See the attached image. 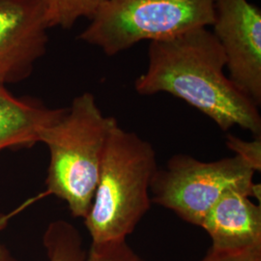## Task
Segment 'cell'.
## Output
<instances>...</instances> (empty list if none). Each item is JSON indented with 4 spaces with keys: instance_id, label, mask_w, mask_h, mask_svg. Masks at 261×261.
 <instances>
[{
    "instance_id": "1",
    "label": "cell",
    "mask_w": 261,
    "mask_h": 261,
    "mask_svg": "<svg viewBox=\"0 0 261 261\" xmlns=\"http://www.w3.org/2000/svg\"><path fill=\"white\" fill-rule=\"evenodd\" d=\"M226 58L207 28L150 42L148 66L135 82L142 96L168 93L208 116L224 132L238 126L261 136L258 107L224 75Z\"/></svg>"
},
{
    "instance_id": "2",
    "label": "cell",
    "mask_w": 261,
    "mask_h": 261,
    "mask_svg": "<svg viewBox=\"0 0 261 261\" xmlns=\"http://www.w3.org/2000/svg\"><path fill=\"white\" fill-rule=\"evenodd\" d=\"M118 124L103 114L93 94L84 92L40 133L39 142L49 151L44 195L65 201L75 218L90 210L106 146Z\"/></svg>"
},
{
    "instance_id": "3",
    "label": "cell",
    "mask_w": 261,
    "mask_h": 261,
    "mask_svg": "<svg viewBox=\"0 0 261 261\" xmlns=\"http://www.w3.org/2000/svg\"><path fill=\"white\" fill-rule=\"evenodd\" d=\"M158 170L152 144L118 124L111 134L93 201L84 225L92 243L127 239L152 204L150 187Z\"/></svg>"
},
{
    "instance_id": "4",
    "label": "cell",
    "mask_w": 261,
    "mask_h": 261,
    "mask_svg": "<svg viewBox=\"0 0 261 261\" xmlns=\"http://www.w3.org/2000/svg\"><path fill=\"white\" fill-rule=\"evenodd\" d=\"M215 0H103L79 40L108 56L212 27Z\"/></svg>"
},
{
    "instance_id": "5",
    "label": "cell",
    "mask_w": 261,
    "mask_h": 261,
    "mask_svg": "<svg viewBox=\"0 0 261 261\" xmlns=\"http://www.w3.org/2000/svg\"><path fill=\"white\" fill-rule=\"evenodd\" d=\"M254 172L236 155L201 162L178 154L168 160L167 168L156 171L150 187L151 200L200 226L211 207L229 191H242L260 201L261 187L253 182Z\"/></svg>"
},
{
    "instance_id": "6",
    "label": "cell",
    "mask_w": 261,
    "mask_h": 261,
    "mask_svg": "<svg viewBox=\"0 0 261 261\" xmlns=\"http://www.w3.org/2000/svg\"><path fill=\"white\" fill-rule=\"evenodd\" d=\"M213 34L226 58L228 79L261 105V10L248 0H215Z\"/></svg>"
},
{
    "instance_id": "7",
    "label": "cell",
    "mask_w": 261,
    "mask_h": 261,
    "mask_svg": "<svg viewBox=\"0 0 261 261\" xmlns=\"http://www.w3.org/2000/svg\"><path fill=\"white\" fill-rule=\"evenodd\" d=\"M42 0H0V84L32 74L47 53L48 36Z\"/></svg>"
},
{
    "instance_id": "8",
    "label": "cell",
    "mask_w": 261,
    "mask_h": 261,
    "mask_svg": "<svg viewBox=\"0 0 261 261\" xmlns=\"http://www.w3.org/2000/svg\"><path fill=\"white\" fill-rule=\"evenodd\" d=\"M200 227L211 238L210 248L234 251L261 245V207L249 194L225 193L206 214Z\"/></svg>"
},
{
    "instance_id": "9",
    "label": "cell",
    "mask_w": 261,
    "mask_h": 261,
    "mask_svg": "<svg viewBox=\"0 0 261 261\" xmlns=\"http://www.w3.org/2000/svg\"><path fill=\"white\" fill-rule=\"evenodd\" d=\"M66 108L50 109L31 98H18L0 84V151L29 148L40 133L59 119Z\"/></svg>"
},
{
    "instance_id": "10",
    "label": "cell",
    "mask_w": 261,
    "mask_h": 261,
    "mask_svg": "<svg viewBox=\"0 0 261 261\" xmlns=\"http://www.w3.org/2000/svg\"><path fill=\"white\" fill-rule=\"evenodd\" d=\"M43 245L48 261H85L83 237L74 224L56 220L47 225Z\"/></svg>"
},
{
    "instance_id": "11",
    "label": "cell",
    "mask_w": 261,
    "mask_h": 261,
    "mask_svg": "<svg viewBox=\"0 0 261 261\" xmlns=\"http://www.w3.org/2000/svg\"><path fill=\"white\" fill-rule=\"evenodd\" d=\"M103 0H42L48 28L71 29L80 19L93 18Z\"/></svg>"
},
{
    "instance_id": "12",
    "label": "cell",
    "mask_w": 261,
    "mask_h": 261,
    "mask_svg": "<svg viewBox=\"0 0 261 261\" xmlns=\"http://www.w3.org/2000/svg\"><path fill=\"white\" fill-rule=\"evenodd\" d=\"M85 261H145L135 252L127 239L91 243Z\"/></svg>"
},
{
    "instance_id": "13",
    "label": "cell",
    "mask_w": 261,
    "mask_h": 261,
    "mask_svg": "<svg viewBox=\"0 0 261 261\" xmlns=\"http://www.w3.org/2000/svg\"><path fill=\"white\" fill-rule=\"evenodd\" d=\"M226 145L233 151L234 155L242 158L256 172L261 170V139L246 141L232 135L226 136Z\"/></svg>"
},
{
    "instance_id": "14",
    "label": "cell",
    "mask_w": 261,
    "mask_h": 261,
    "mask_svg": "<svg viewBox=\"0 0 261 261\" xmlns=\"http://www.w3.org/2000/svg\"><path fill=\"white\" fill-rule=\"evenodd\" d=\"M197 261H261V245L234 251L209 248L205 256Z\"/></svg>"
},
{
    "instance_id": "15",
    "label": "cell",
    "mask_w": 261,
    "mask_h": 261,
    "mask_svg": "<svg viewBox=\"0 0 261 261\" xmlns=\"http://www.w3.org/2000/svg\"><path fill=\"white\" fill-rule=\"evenodd\" d=\"M36 198H32L28 201H25L21 206H19L18 209L7 213V214H0V232L3 231L9 224L11 219L20 212L22 209H25L29 204H31L33 201H35ZM0 261H19L12 252H10L9 249L0 242Z\"/></svg>"
}]
</instances>
